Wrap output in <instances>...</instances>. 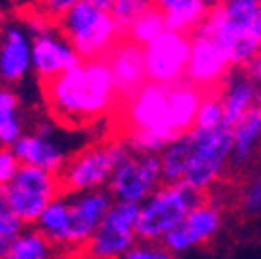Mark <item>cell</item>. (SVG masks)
Here are the masks:
<instances>
[{"instance_id": "cell-4", "label": "cell", "mask_w": 261, "mask_h": 259, "mask_svg": "<svg viewBox=\"0 0 261 259\" xmlns=\"http://www.w3.org/2000/svg\"><path fill=\"white\" fill-rule=\"evenodd\" d=\"M62 36L71 42L81 60L106 58V54L124 38V31L116 23V19L81 0L69 13H64L56 21Z\"/></svg>"}, {"instance_id": "cell-9", "label": "cell", "mask_w": 261, "mask_h": 259, "mask_svg": "<svg viewBox=\"0 0 261 259\" xmlns=\"http://www.w3.org/2000/svg\"><path fill=\"white\" fill-rule=\"evenodd\" d=\"M224 205L222 201H218L216 197H205L197 208H193L185 220L172 228L164 239V245L170 253H174L176 257L187 255L195 249H201L205 245H210L224 228Z\"/></svg>"}, {"instance_id": "cell-22", "label": "cell", "mask_w": 261, "mask_h": 259, "mask_svg": "<svg viewBox=\"0 0 261 259\" xmlns=\"http://www.w3.org/2000/svg\"><path fill=\"white\" fill-rule=\"evenodd\" d=\"M58 247L34 226L25 228L11 241L5 259H58Z\"/></svg>"}, {"instance_id": "cell-38", "label": "cell", "mask_w": 261, "mask_h": 259, "mask_svg": "<svg viewBox=\"0 0 261 259\" xmlns=\"http://www.w3.org/2000/svg\"><path fill=\"white\" fill-rule=\"evenodd\" d=\"M226 3V0H207V5H210V9H218V7H222Z\"/></svg>"}, {"instance_id": "cell-24", "label": "cell", "mask_w": 261, "mask_h": 259, "mask_svg": "<svg viewBox=\"0 0 261 259\" xmlns=\"http://www.w3.org/2000/svg\"><path fill=\"white\" fill-rule=\"evenodd\" d=\"M162 166V180L164 183H182L189 158V133L170 141L158 153Z\"/></svg>"}, {"instance_id": "cell-8", "label": "cell", "mask_w": 261, "mask_h": 259, "mask_svg": "<svg viewBox=\"0 0 261 259\" xmlns=\"http://www.w3.org/2000/svg\"><path fill=\"white\" fill-rule=\"evenodd\" d=\"M139 205L114 201L93 237L79 251L83 259H120L137 239Z\"/></svg>"}, {"instance_id": "cell-11", "label": "cell", "mask_w": 261, "mask_h": 259, "mask_svg": "<svg viewBox=\"0 0 261 259\" xmlns=\"http://www.w3.org/2000/svg\"><path fill=\"white\" fill-rule=\"evenodd\" d=\"M189 56H191V36L166 29L153 42L143 46L147 81L166 87L185 81Z\"/></svg>"}, {"instance_id": "cell-28", "label": "cell", "mask_w": 261, "mask_h": 259, "mask_svg": "<svg viewBox=\"0 0 261 259\" xmlns=\"http://www.w3.org/2000/svg\"><path fill=\"white\" fill-rule=\"evenodd\" d=\"M149 7H151L149 0H114V7L110 11V15L116 19L120 29L126 31L128 25L133 23L139 15H143Z\"/></svg>"}, {"instance_id": "cell-1", "label": "cell", "mask_w": 261, "mask_h": 259, "mask_svg": "<svg viewBox=\"0 0 261 259\" xmlns=\"http://www.w3.org/2000/svg\"><path fill=\"white\" fill-rule=\"evenodd\" d=\"M42 89L52 120L75 131L114 116L120 106L106 58L81 60L60 77L42 83Z\"/></svg>"}, {"instance_id": "cell-37", "label": "cell", "mask_w": 261, "mask_h": 259, "mask_svg": "<svg viewBox=\"0 0 261 259\" xmlns=\"http://www.w3.org/2000/svg\"><path fill=\"white\" fill-rule=\"evenodd\" d=\"M9 247H11V239L0 237V259H5V255L9 253Z\"/></svg>"}, {"instance_id": "cell-35", "label": "cell", "mask_w": 261, "mask_h": 259, "mask_svg": "<svg viewBox=\"0 0 261 259\" xmlns=\"http://www.w3.org/2000/svg\"><path fill=\"white\" fill-rule=\"evenodd\" d=\"M87 3L97 7V9H102V11H106V13H110L112 7H114V0H87Z\"/></svg>"}, {"instance_id": "cell-12", "label": "cell", "mask_w": 261, "mask_h": 259, "mask_svg": "<svg viewBox=\"0 0 261 259\" xmlns=\"http://www.w3.org/2000/svg\"><path fill=\"white\" fill-rule=\"evenodd\" d=\"M13 149L23 166H34L56 174L75 153L60 139V126L56 120L38 122L34 128L25 131V135L15 143Z\"/></svg>"}, {"instance_id": "cell-34", "label": "cell", "mask_w": 261, "mask_h": 259, "mask_svg": "<svg viewBox=\"0 0 261 259\" xmlns=\"http://www.w3.org/2000/svg\"><path fill=\"white\" fill-rule=\"evenodd\" d=\"M251 36L255 42L261 44V5H259V11L255 15V21H253V29H251Z\"/></svg>"}, {"instance_id": "cell-33", "label": "cell", "mask_w": 261, "mask_h": 259, "mask_svg": "<svg viewBox=\"0 0 261 259\" xmlns=\"http://www.w3.org/2000/svg\"><path fill=\"white\" fill-rule=\"evenodd\" d=\"M245 73H247V75L257 83V87L261 89V52L245 67Z\"/></svg>"}, {"instance_id": "cell-5", "label": "cell", "mask_w": 261, "mask_h": 259, "mask_svg": "<svg viewBox=\"0 0 261 259\" xmlns=\"http://www.w3.org/2000/svg\"><path fill=\"white\" fill-rule=\"evenodd\" d=\"M205 197L207 195L185 183H162L139 205L137 239L162 243V239L172 228H176L185 216L193 208H197Z\"/></svg>"}, {"instance_id": "cell-6", "label": "cell", "mask_w": 261, "mask_h": 259, "mask_svg": "<svg viewBox=\"0 0 261 259\" xmlns=\"http://www.w3.org/2000/svg\"><path fill=\"white\" fill-rule=\"evenodd\" d=\"M25 27L31 34V73L40 79V83L60 77L81 62V56L54 21L29 11L25 15Z\"/></svg>"}, {"instance_id": "cell-17", "label": "cell", "mask_w": 261, "mask_h": 259, "mask_svg": "<svg viewBox=\"0 0 261 259\" xmlns=\"http://www.w3.org/2000/svg\"><path fill=\"white\" fill-rule=\"evenodd\" d=\"M218 95L222 100L224 118H226L228 126H232L251 108L261 104V89L245 73V69H234L230 75H228L226 81L220 85Z\"/></svg>"}, {"instance_id": "cell-25", "label": "cell", "mask_w": 261, "mask_h": 259, "mask_svg": "<svg viewBox=\"0 0 261 259\" xmlns=\"http://www.w3.org/2000/svg\"><path fill=\"white\" fill-rule=\"evenodd\" d=\"M166 19H164V13L160 9H153L149 7L143 15H139L133 23L128 25V29L124 31V38L130 40L137 46H147L149 42H153L158 36H162L166 31Z\"/></svg>"}, {"instance_id": "cell-27", "label": "cell", "mask_w": 261, "mask_h": 259, "mask_svg": "<svg viewBox=\"0 0 261 259\" xmlns=\"http://www.w3.org/2000/svg\"><path fill=\"white\" fill-rule=\"evenodd\" d=\"M239 208L245 216H261V174L251 176L239 191Z\"/></svg>"}, {"instance_id": "cell-14", "label": "cell", "mask_w": 261, "mask_h": 259, "mask_svg": "<svg viewBox=\"0 0 261 259\" xmlns=\"http://www.w3.org/2000/svg\"><path fill=\"white\" fill-rule=\"evenodd\" d=\"M234 71L228 54L201 34L191 36V56L187 64V81L205 91H218L226 77Z\"/></svg>"}, {"instance_id": "cell-36", "label": "cell", "mask_w": 261, "mask_h": 259, "mask_svg": "<svg viewBox=\"0 0 261 259\" xmlns=\"http://www.w3.org/2000/svg\"><path fill=\"white\" fill-rule=\"evenodd\" d=\"M174 3H176V0H149V5H151L153 9H160L162 13L168 11V9H170Z\"/></svg>"}, {"instance_id": "cell-2", "label": "cell", "mask_w": 261, "mask_h": 259, "mask_svg": "<svg viewBox=\"0 0 261 259\" xmlns=\"http://www.w3.org/2000/svg\"><path fill=\"white\" fill-rule=\"evenodd\" d=\"M232 170V133L230 126L218 128H191L189 131V158L182 183L195 191L210 193Z\"/></svg>"}, {"instance_id": "cell-30", "label": "cell", "mask_w": 261, "mask_h": 259, "mask_svg": "<svg viewBox=\"0 0 261 259\" xmlns=\"http://www.w3.org/2000/svg\"><path fill=\"white\" fill-rule=\"evenodd\" d=\"M25 226L17 220V216L11 212L9 208V199H7V189L0 187V237L5 239H15Z\"/></svg>"}, {"instance_id": "cell-20", "label": "cell", "mask_w": 261, "mask_h": 259, "mask_svg": "<svg viewBox=\"0 0 261 259\" xmlns=\"http://www.w3.org/2000/svg\"><path fill=\"white\" fill-rule=\"evenodd\" d=\"M25 120L21 116V100L11 85H0V145L15 147L25 135Z\"/></svg>"}, {"instance_id": "cell-26", "label": "cell", "mask_w": 261, "mask_h": 259, "mask_svg": "<svg viewBox=\"0 0 261 259\" xmlns=\"http://www.w3.org/2000/svg\"><path fill=\"white\" fill-rule=\"evenodd\" d=\"M222 124H226V118H224L220 95L218 91H205L199 104V110H197V116H195L193 128H218Z\"/></svg>"}, {"instance_id": "cell-16", "label": "cell", "mask_w": 261, "mask_h": 259, "mask_svg": "<svg viewBox=\"0 0 261 259\" xmlns=\"http://www.w3.org/2000/svg\"><path fill=\"white\" fill-rule=\"evenodd\" d=\"M31 73V34L25 23L7 25L0 44V79L7 85L23 81Z\"/></svg>"}, {"instance_id": "cell-7", "label": "cell", "mask_w": 261, "mask_h": 259, "mask_svg": "<svg viewBox=\"0 0 261 259\" xmlns=\"http://www.w3.org/2000/svg\"><path fill=\"white\" fill-rule=\"evenodd\" d=\"M11 212L23 226H34L40 214L62 195L60 176L34 166L19 168L17 176L5 187Z\"/></svg>"}, {"instance_id": "cell-23", "label": "cell", "mask_w": 261, "mask_h": 259, "mask_svg": "<svg viewBox=\"0 0 261 259\" xmlns=\"http://www.w3.org/2000/svg\"><path fill=\"white\" fill-rule=\"evenodd\" d=\"M69 197L67 193H62L60 197H56L38 218L34 224V228H38L46 239H50L58 249H64L69 235Z\"/></svg>"}, {"instance_id": "cell-18", "label": "cell", "mask_w": 261, "mask_h": 259, "mask_svg": "<svg viewBox=\"0 0 261 259\" xmlns=\"http://www.w3.org/2000/svg\"><path fill=\"white\" fill-rule=\"evenodd\" d=\"M232 170H247L261 153V104L251 108L232 126Z\"/></svg>"}, {"instance_id": "cell-31", "label": "cell", "mask_w": 261, "mask_h": 259, "mask_svg": "<svg viewBox=\"0 0 261 259\" xmlns=\"http://www.w3.org/2000/svg\"><path fill=\"white\" fill-rule=\"evenodd\" d=\"M79 3L81 0H31V11L56 23L64 13H69Z\"/></svg>"}, {"instance_id": "cell-15", "label": "cell", "mask_w": 261, "mask_h": 259, "mask_svg": "<svg viewBox=\"0 0 261 259\" xmlns=\"http://www.w3.org/2000/svg\"><path fill=\"white\" fill-rule=\"evenodd\" d=\"M106 62H108L110 73L114 77V83H116L120 100L128 98L130 93H135L141 85L147 83L143 48L133 44L130 40L122 38L106 54Z\"/></svg>"}, {"instance_id": "cell-19", "label": "cell", "mask_w": 261, "mask_h": 259, "mask_svg": "<svg viewBox=\"0 0 261 259\" xmlns=\"http://www.w3.org/2000/svg\"><path fill=\"white\" fill-rule=\"evenodd\" d=\"M201 98H203V91L199 87H195L193 83H189L187 79L168 87L170 116L178 137L187 135L195 126V116H197Z\"/></svg>"}, {"instance_id": "cell-29", "label": "cell", "mask_w": 261, "mask_h": 259, "mask_svg": "<svg viewBox=\"0 0 261 259\" xmlns=\"http://www.w3.org/2000/svg\"><path fill=\"white\" fill-rule=\"evenodd\" d=\"M120 259H180L174 253H170L162 243L151 241H137Z\"/></svg>"}, {"instance_id": "cell-32", "label": "cell", "mask_w": 261, "mask_h": 259, "mask_svg": "<svg viewBox=\"0 0 261 259\" xmlns=\"http://www.w3.org/2000/svg\"><path fill=\"white\" fill-rule=\"evenodd\" d=\"M21 162L13 147L0 145V187H7L19 172Z\"/></svg>"}, {"instance_id": "cell-13", "label": "cell", "mask_w": 261, "mask_h": 259, "mask_svg": "<svg viewBox=\"0 0 261 259\" xmlns=\"http://www.w3.org/2000/svg\"><path fill=\"white\" fill-rule=\"evenodd\" d=\"M69 197V235L62 251L79 253L87 241L93 237L97 226L102 224L104 216L112 208L114 199L108 189H95L83 193H67Z\"/></svg>"}, {"instance_id": "cell-21", "label": "cell", "mask_w": 261, "mask_h": 259, "mask_svg": "<svg viewBox=\"0 0 261 259\" xmlns=\"http://www.w3.org/2000/svg\"><path fill=\"white\" fill-rule=\"evenodd\" d=\"M210 11L212 9L207 5V0H176L168 11H164L166 27L170 31L193 36L203 25Z\"/></svg>"}, {"instance_id": "cell-10", "label": "cell", "mask_w": 261, "mask_h": 259, "mask_svg": "<svg viewBox=\"0 0 261 259\" xmlns=\"http://www.w3.org/2000/svg\"><path fill=\"white\" fill-rule=\"evenodd\" d=\"M162 183L164 180L158 153L130 151L114 170L108 191L114 201L141 205Z\"/></svg>"}, {"instance_id": "cell-3", "label": "cell", "mask_w": 261, "mask_h": 259, "mask_svg": "<svg viewBox=\"0 0 261 259\" xmlns=\"http://www.w3.org/2000/svg\"><path fill=\"white\" fill-rule=\"evenodd\" d=\"M128 153L130 149L120 137L91 141L79 147L58 172L62 193L71 195V193L108 189L114 170Z\"/></svg>"}]
</instances>
